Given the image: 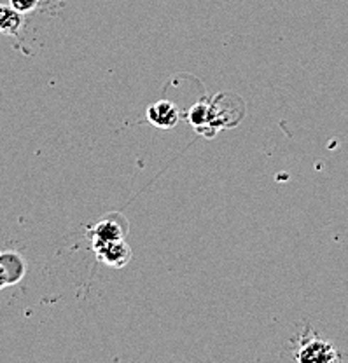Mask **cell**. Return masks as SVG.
Instances as JSON below:
<instances>
[{
	"label": "cell",
	"instance_id": "obj_1",
	"mask_svg": "<svg viewBox=\"0 0 348 363\" xmlns=\"http://www.w3.org/2000/svg\"><path fill=\"white\" fill-rule=\"evenodd\" d=\"M294 358L301 363H335L342 360L335 344L322 337L301 339Z\"/></svg>",
	"mask_w": 348,
	"mask_h": 363
},
{
	"label": "cell",
	"instance_id": "obj_2",
	"mask_svg": "<svg viewBox=\"0 0 348 363\" xmlns=\"http://www.w3.org/2000/svg\"><path fill=\"white\" fill-rule=\"evenodd\" d=\"M128 229H130V225H128L126 217L119 211H112L97 222L89 238H92V243L94 241H104V243L105 241H119L126 238Z\"/></svg>",
	"mask_w": 348,
	"mask_h": 363
},
{
	"label": "cell",
	"instance_id": "obj_3",
	"mask_svg": "<svg viewBox=\"0 0 348 363\" xmlns=\"http://www.w3.org/2000/svg\"><path fill=\"white\" fill-rule=\"evenodd\" d=\"M93 252L100 262L109 267H124L131 260V248L124 240L119 241H94Z\"/></svg>",
	"mask_w": 348,
	"mask_h": 363
},
{
	"label": "cell",
	"instance_id": "obj_4",
	"mask_svg": "<svg viewBox=\"0 0 348 363\" xmlns=\"http://www.w3.org/2000/svg\"><path fill=\"white\" fill-rule=\"evenodd\" d=\"M147 119L156 128L170 130L179 123V111L175 105L168 100H160L147 108Z\"/></svg>",
	"mask_w": 348,
	"mask_h": 363
},
{
	"label": "cell",
	"instance_id": "obj_5",
	"mask_svg": "<svg viewBox=\"0 0 348 363\" xmlns=\"http://www.w3.org/2000/svg\"><path fill=\"white\" fill-rule=\"evenodd\" d=\"M23 26V14L13 6H0V32L6 35H16Z\"/></svg>",
	"mask_w": 348,
	"mask_h": 363
},
{
	"label": "cell",
	"instance_id": "obj_6",
	"mask_svg": "<svg viewBox=\"0 0 348 363\" xmlns=\"http://www.w3.org/2000/svg\"><path fill=\"white\" fill-rule=\"evenodd\" d=\"M0 266L6 272L7 283H16L25 274V264L18 253H4V255H0Z\"/></svg>",
	"mask_w": 348,
	"mask_h": 363
},
{
	"label": "cell",
	"instance_id": "obj_7",
	"mask_svg": "<svg viewBox=\"0 0 348 363\" xmlns=\"http://www.w3.org/2000/svg\"><path fill=\"white\" fill-rule=\"evenodd\" d=\"M187 119H189V123H191L192 126L196 128V130H200L202 126L214 128L210 124V104H207L205 100L200 101V104H196L195 107L189 111ZM214 130H215V128H214Z\"/></svg>",
	"mask_w": 348,
	"mask_h": 363
},
{
	"label": "cell",
	"instance_id": "obj_8",
	"mask_svg": "<svg viewBox=\"0 0 348 363\" xmlns=\"http://www.w3.org/2000/svg\"><path fill=\"white\" fill-rule=\"evenodd\" d=\"M37 4H39V0H9V6H13L14 9L20 11L21 14L30 13V11L36 9Z\"/></svg>",
	"mask_w": 348,
	"mask_h": 363
},
{
	"label": "cell",
	"instance_id": "obj_9",
	"mask_svg": "<svg viewBox=\"0 0 348 363\" xmlns=\"http://www.w3.org/2000/svg\"><path fill=\"white\" fill-rule=\"evenodd\" d=\"M4 285H7V278H6V272L2 269V266H0V289H2Z\"/></svg>",
	"mask_w": 348,
	"mask_h": 363
}]
</instances>
